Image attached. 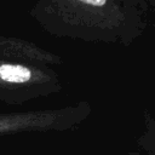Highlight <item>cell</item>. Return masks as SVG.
Here are the masks:
<instances>
[{"label":"cell","mask_w":155,"mask_h":155,"mask_svg":"<svg viewBox=\"0 0 155 155\" xmlns=\"http://www.w3.org/2000/svg\"><path fill=\"white\" fill-rule=\"evenodd\" d=\"M0 78L7 82L22 84V82H27L30 80L31 71L23 65L1 64L0 65Z\"/></svg>","instance_id":"1"},{"label":"cell","mask_w":155,"mask_h":155,"mask_svg":"<svg viewBox=\"0 0 155 155\" xmlns=\"http://www.w3.org/2000/svg\"><path fill=\"white\" fill-rule=\"evenodd\" d=\"M81 2L86 5H93V6H102L105 4V1H81Z\"/></svg>","instance_id":"2"}]
</instances>
